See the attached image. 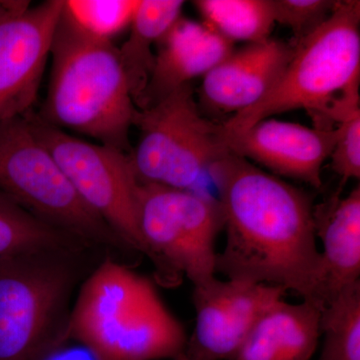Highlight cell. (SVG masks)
Segmentation results:
<instances>
[{
    "label": "cell",
    "mask_w": 360,
    "mask_h": 360,
    "mask_svg": "<svg viewBox=\"0 0 360 360\" xmlns=\"http://www.w3.org/2000/svg\"><path fill=\"white\" fill-rule=\"evenodd\" d=\"M210 172L219 188L226 231L217 271L229 279L279 286L323 304V264L309 194L232 153Z\"/></svg>",
    "instance_id": "obj_1"
},
{
    "label": "cell",
    "mask_w": 360,
    "mask_h": 360,
    "mask_svg": "<svg viewBox=\"0 0 360 360\" xmlns=\"http://www.w3.org/2000/svg\"><path fill=\"white\" fill-rule=\"evenodd\" d=\"M51 79L37 116L61 130L96 139L130 155L139 108L111 40L87 32L63 4L51 47Z\"/></svg>",
    "instance_id": "obj_2"
},
{
    "label": "cell",
    "mask_w": 360,
    "mask_h": 360,
    "mask_svg": "<svg viewBox=\"0 0 360 360\" xmlns=\"http://www.w3.org/2000/svg\"><path fill=\"white\" fill-rule=\"evenodd\" d=\"M68 338L94 360H172L187 341L155 284L110 255L78 288Z\"/></svg>",
    "instance_id": "obj_3"
},
{
    "label": "cell",
    "mask_w": 360,
    "mask_h": 360,
    "mask_svg": "<svg viewBox=\"0 0 360 360\" xmlns=\"http://www.w3.org/2000/svg\"><path fill=\"white\" fill-rule=\"evenodd\" d=\"M360 2L338 1L328 20L292 44V54L276 85L255 105L224 123L227 132L265 118L304 110L314 127H335L359 108Z\"/></svg>",
    "instance_id": "obj_4"
},
{
    "label": "cell",
    "mask_w": 360,
    "mask_h": 360,
    "mask_svg": "<svg viewBox=\"0 0 360 360\" xmlns=\"http://www.w3.org/2000/svg\"><path fill=\"white\" fill-rule=\"evenodd\" d=\"M84 246L0 259V360H49L68 338L78 288L104 257Z\"/></svg>",
    "instance_id": "obj_5"
},
{
    "label": "cell",
    "mask_w": 360,
    "mask_h": 360,
    "mask_svg": "<svg viewBox=\"0 0 360 360\" xmlns=\"http://www.w3.org/2000/svg\"><path fill=\"white\" fill-rule=\"evenodd\" d=\"M0 193L44 224L106 255L130 251L80 198L37 139L27 115L0 122Z\"/></svg>",
    "instance_id": "obj_6"
},
{
    "label": "cell",
    "mask_w": 360,
    "mask_h": 360,
    "mask_svg": "<svg viewBox=\"0 0 360 360\" xmlns=\"http://www.w3.org/2000/svg\"><path fill=\"white\" fill-rule=\"evenodd\" d=\"M134 127L141 134L130 160L141 184L193 191L203 174L231 153L224 123L202 115L191 84L139 110Z\"/></svg>",
    "instance_id": "obj_7"
},
{
    "label": "cell",
    "mask_w": 360,
    "mask_h": 360,
    "mask_svg": "<svg viewBox=\"0 0 360 360\" xmlns=\"http://www.w3.org/2000/svg\"><path fill=\"white\" fill-rule=\"evenodd\" d=\"M137 205L142 238L158 269L179 272L193 286L214 278L215 241L224 227L219 200L139 182Z\"/></svg>",
    "instance_id": "obj_8"
},
{
    "label": "cell",
    "mask_w": 360,
    "mask_h": 360,
    "mask_svg": "<svg viewBox=\"0 0 360 360\" xmlns=\"http://www.w3.org/2000/svg\"><path fill=\"white\" fill-rule=\"evenodd\" d=\"M37 139L49 149L78 195L130 250L150 258L139 224V181L130 155L82 141L27 115Z\"/></svg>",
    "instance_id": "obj_9"
},
{
    "label": "cell",
    "mask_w": 360,
    "mask_h": 360,
    "mask_svg": "<svg viewBox=\"0 0 360 360\" xmlns=\"http://www.w3.org/2000/svg\"><path fill=\"white\" fill-rule=\"evenodd\" d=\"M0 0V122L32 112L65 0Z\"/></svg>",
    "instance_id": "obj_10"
},
{
    "label": "cell",
    "mask_w": 360,
    "mask_h": 360,
    "mask_svg": "<svg viewBox=\"0 0 360 360\" xmlns=\"http://www.w3.org/2000/svg\"><path fill=\"white\" fill-rule=\"evenodd\" d=\"M279 286L212 281L193 286L195 324L184 354L193 360H232L262 314L283 300Z\"/></svg>",
    "instance_id": "obj_11"
},
{
    "label": "cell",
    "mask_w": 360,
    "mask_h": 360,
    "mask_svg": "<svg viewBox=\"0 0 360 360\" xmlns=\"http://www.w3.org/2000/svg\"><path fill=\"white\" fill-rule=\"evenodd\" d=\"M225 136L234 155L253 160L274 174L321 188L322 165L330 158L336 129L269 117L240 131L225 130Z\"/></svg>",
    "instance_id": "obj_12"
},
{
    "label": "cell",
    "mask_w": 360,
    "mask_h": 360,
    "mask_svg": "<svg viewBox=\"0 0 360 360\" xmlns=\"http://www.w3.org/2000/svg\"><path fill=\"white\" fill-rule=\"evenodd\" d=\"M291 54L292 44L274 39L233 49L202 77L201 101L219 113L248 110L276 85Z\"/></svg>",
    "instance_id": "obj_13"
},
{
    "label": "cell",
    "mask_w": 360,
    "mask_h": 360,
    "mask_svg": "<svg viewBox=\"0 0 360 360\" xmlns=\"http://www.w3.org/2000/svg\"><path fill=\"white\" fill-rule=\"evenodd\" d=\"M155 63L137 108L144 110L205 77L233 51V44L203 22L180 18L155 45Z\"/></svg>",
    "instance_id": "obj_14"
},
{
    "label": "cell",
    "mask_w": 360,
    "mask_h": 360,
    "mask_svg": "<svg viewBox=\"0 0 360 360\" xmlns=\"http://www.w3.org/2000/svg\"><path fill=\"white\" fill-rule=\"evenodd\" d=\"M322 309L316 300L274 302L232 360H311L321 336Z\"/></svg>",
    "instance_id": "obj_15"
},
{
    "label": "cell",
    "mask_w": 360,
    "mask_h": 360,
    "mask_svg": "<svg viewBox=\"0 0 360 360\" xmlns=\"http://www.w3.org/2000/svg\"><path fill=\"white\" fill-rule=\"evenodd\" d=\"M315 236L322 245L323 305L360 276V188L340 191L314 208Z\"/></svg>",
    "instance_id": "obj_16"
},
{
    "label": "cell",
    "mask_w": 360,
    "mask_h": 360,
    "mask_svg": "<svg viewBox=\"0 0 360 360\" xmlns=\"http://www.w3.org/2000/svg\"><path fill=\"white\" fill-rule=\"evenodd\" d=\"M181 0H139L130 21L129 39L118 49L120 63L135 105L148 84L153 63V47L181 18Z\"/></svg>",
    "instance_id": "obj_17"
},
{
    "label": "cell",
    "mask_w": 360,
    "mask_h": 360,
    "mask_svg": "<svg viewBox=\"0 0 360 360\" xmlns=\"http://www.w3.org/2000/svg\"><path fill=\"white\" fill-rule=\"evenodd\" d=\"M193 4L202 22L233 44L265 41L276 23L272 0H196Z\"/></svg>",
    "instance_id": "obj_18"
},
{
    "label": "cell",
    "mask_w": 360,
    "mask_h": 360,
    "mask_svg": "<svg viewBox=\"0 0 360 360\" xmlns=\"http://www.w3.org/2000/svg\"><path fill=\"white\" fill-rule=\"evenodd\" d=\"M75 246L89 248L37 219L0 193V259L32 251Z\"/></svg>",
    "instance_id": "obj_19"
},
{
    "label": "cell",
    "mask_w": 360,
    "mask_h": 360,
    "mask_svg": "<svg viewBox=\"0 0 360 360\" xmlns=\"http://www.w3.org/2000/svg\"><path fill=\"white\" fill-rule=\"evenodd\" d=\"M323 345L317 360H360V281L323 305Z\"/></svg>",
    "instance_id": "obj_20"
},
{
    "label": "cell",
    "mask_w": 360,
    "mask_h": 360,
    "mask_svg": "<svg viewBox=\"0 0 360 360\" xmlns=\"http://www.w3.org/2000/svg\"><path fill=\"white\" fill-rule=\"evenodd\" d=\"M137 0H68L65 8L87 32L111 40L129 26Z\"/></svg>",
    "instance_id": "obj_21"
},
{
    "label": "cell",
    "mask_w": 360,
    "mask_h": 360,
    "mask_svg": "<svg viewBox=\"0 0 360 360\" xmlns=\"http://www.w3.org/2000/svg\"><path fill=\"white\" fill-rule=\"evenodd\" d=\"M276 22L288 26L295 40L303 39L323 25L335 11V0H272Z\"/></svg>",
    "instance_id": "obj_22"
},
{
    "label": "cell",
    "mask_w": 360,
    "mask_h": 360,
    "mask_svg": "<svg viewBox=\"0 0 360 360\" xmlns=\"http://www.w3.org/2000/svg\"><path fill=\"white\" fill-rule=\"evenodd\" d=\"M336 137L331 151V167L342 179L360 177V108L345 115L335 125Z\"/></svg>",
    "instance_id": "obj_23"
},
{
    "label": "cell",
    "mask_w": 360,
    "mask_h": 360,
    "mask_svg": "<svg viewBox=\"0 0 360 360\" xmlns=\"http://www.w3.org/2000/svg\"><path fill=\"white\" fill-rule=\"evenodd\" d=\"M172 360H193L189 359L188 356H186V354H184V352H182V354H180L179 356L175 357V359Z\"/></svg>",
    "instance_id": "obj_24"
}]
</instances>
